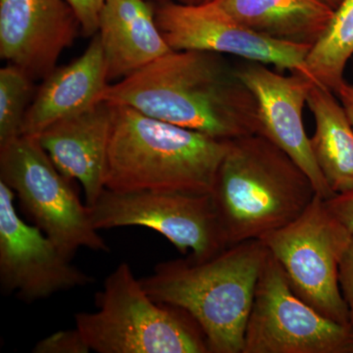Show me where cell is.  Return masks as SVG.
I'll return each mask as SVG.
<instances>
[{
    "instance_id": "cell-1",
    "label": "cell",
    "mask_w": 353,
    "mask_h": 353,
    "mask_svg": "<svg viewBox=\"0 0 353 353\" xmlns=\"http://www.w3.org/2000/svg\"><path fill=\"white\" fill-rule=\"evenodd\" d=\"M218 53L171 51L132 75L109 83L101 101L223 141L259 134L250 88Z\"/></svg>"
},
{
    "instance_id": "cell-2",
    "label": "cell",
    "mask_w": 353,
    "mask_h": 353,
    "mask_svg": "<svg viewBox=\"0 0 353 353\" xmlns=\"http://www.w3.org/2000/svg\"><path fill=\"white\" fill-rule=\"evenodd\" d=\"M269 250L260 240L228 246L211 259L161 262L141 279L153 301L182 309L196 322L209 353H243L260 272Z\"/></svg>"
},
{
    "instance_id": "cell-3",
    "label": "cell",
    "mask_w": 353,
    "mask_h": 353,
    "mask_svg": "<svg viewBox=\"0 0 353 353\" xmlns=\"http://www.w3.org/2000/svg\"><path fill=\"white\" fill-rule=\"evenodd\" d=\"M227 246L297 219L317 196L310 179L280 148L255 134L231 141L211 192Z\"/></svg>"
},
{
    "instance_id": "cell-4",
    "label": "cell",
    "mask_w": 353,
    "mask_h": 353,
    "mask_svg": "<svg viewBox=\"0 0 353 353\" xmlns=\"http://www.w3.org/2000/svg\"><path fill=\"white\" fill-rule=\"evenodd\" d=\"M231 141L113 105L105 189L211 194Z\"/></svg>"
},
{
    "instance_id": "cell-5",
    "label": "cell",
    "mask_w": 353,
    "mask_h": 353,
    "mask_svg": "<svg viewBox=\"0 0 353 353\" xmlns=\"http://www.w3.org/2000/svg\"><path fill=\"white\" fill-rule=\"evenodd\" d=\"M94 312L75 315L76 328L97 353H209L196 322L182 309L153 301L126 262L95 294Z\"/></svg>"
},
{
    "instance_id": "cell-6",
    "label": "cell",
    "mask_w": 353,
    "mask_h": 353,
    "mask_svg": "<svg viewBox=\"0 0 353 353\" xmlns=\"http://www.w3.org/2000/svg\"><path fill=\"white\" fill-rule=\"evenodd\" d=\"M0 181L15 192L36 226L70 259L81 248L110 250L71 180L58 170L36 137L22 134L0 146Z\"/></svg>"
},
{
    "instance_id": "cell-7",
    "label": "cell",
    "mask_w": 353,
    "mask_h": 353,
    "mask_svg": "<svg viewBox=\"0 0 353 353\" xmlns=\"http://www.w3.org/2000/svg\"><path fill=\"white\" fill-rule=\"evenodd\" d=\"M352 238L324 199L316 196L297 219L260 241L277 259L297 296L328 319L350 327L340 264Z\"/></svg>"
},
{
    "instance_id": "cell-8",
    "label": "cell",
    "mask_w": 353,
    "mask_h": 353,
    "mask_svg": "<svg viewBox=\"0 0 353 353\" xmlns=\"http://www.w3.org/2000/svg\"><path fill=\"white\" fill-rule=\"evenodd\" d=\"M97 231L145 227L170 241L182 254L203 261L228 248L210 194L164 190L114 192L104 189L90 206Z\"/></svg>"
},
{
    "instance_id": "cell-9",
    "label": "cell",
    "mask_w": 353,
    "mask_h": 353,
    "mask_svg": "<svg viewBox=\"0 0 353 353\" xmlns=\"http://www.w3.org/2000/svg\"><path fill=\"white\" fill-rule=\"evenodd\" d=\"M243 353H353V333L297 296L269 252L255 289Z\"/></svg>"
},
{
    "instance_id": "cell-10",
    "label": "cell",
    "mask_w": 353,
    "mask_h": 353,
    "mask_svg": "<svg viewBox=\"0 0 353 353\" xmlns=\"http://www.w3.org/2000/svg\"><path fill=\"white\" fill-rule=\"evenodd\" d=\"M155 17L172 50H196L230 54L252 62L271 64L290 73L306 74L310 46L285 43L263 36L232 18L212 1L197 4H157ZM313 79V78H312Z\"/></svg>"
},
{
    "instance_id": "cell-11",
    "label": "cell",
    "mask_w": 353,
    "mask_h": 353,
    "mask_svg": "<svg viewBox=\"0 0 353 353\" xmlns=\"http://www.w3.org/2000/svg\"><path fill=\"white\" fill-rule=\"evenodd\" d=\"M15 192L0 181V284L27 303L85 287L94 278L77 268L38 226L18 215Z\"/></svg>"
},
{
    "instance_id": "cell-12",
    "label": "cell",
    "mask_w": 353,
    "mask_h": 353,
    "mask_svg": "<svg viewBox=\"0 0 353 353\" xmlns=\"http://www.w3.org/2000/svg\"><path fill=\"white\" fill-rule=\"evenodd\" d=\"M238 75L250 88L259 108L260 131L280 148L308 176L317 196L328 201L336 194L316 163L303 111L314 79L294 72L289 76L272 71L259 62L239 67Z\"/></svg>"
},
{
    "instance_id": "cell-13",
    "label": "cell",
    "mask_w": 353,
    "mask_h": 353,
    "mask_svg": "<svg viewBox=\"0 0 353 353\" xmlns=\"http://www.w3.org/2000/svg\"><path fill=\"white\" fill-rule=\"evenodd\" d=\"M79 29L66 0H0V57L32 79L46 78L57 68Z\"/></svg>"
},
{
    "instance_id": "cell-14",
    "label": "cell",
    "mask_w": 353,
    "mask_h": 353,
    "mask_svg": "<svg viewBox=\"0 0 353 353\" xmlns=\"http://www.w3.org/2000/svg\"><path fill=\"white\" fill-rule=\"evenodd\" d=\"M113 125V105L92 108L58 121L38 138L58 170L82 185L85 205L92 206L105 189L106 165Z\"/></svg>"
},
{
    "instance_id": "cell-15",
    "label": "cell",
    "mask_w": 353,
    "mask_h": 353,
    "mask_svg": "<svg viewBox=\"0 0 353 353\" xmlns=\"http://www.w3.org/2000/svg\"><path fill=\"white\" fill-rule=\"evenodd\" d=\"M109 85L99 34L73 62L55 68L43 83L26 114L23 134L38 137L58 121L92 108Z\"/></svg>"
},
{
    "instance_id": "cell-16",
    "label": "cell",
    "mask_w": 353,
    "mask_h": 353,
    "mask_svg": "<svg viewBox=\"0 0 353 353\" xmlns=\"http://www.w3.org/2000/svg\"><path fill=\"white\" fill-rule=\"evenodd\" d=\"M150 0H105L99 34L109 82L132 75L173 51L158 28Z\"/></svg>"
},
{
    "instance_id": "cell-17",
    "label": "cell",
    "mask_w": 353,
    "mask_h": 353,
    "mask_svg": "<svg viewBox=\"0 0 353 353\" xmlns=\"http://www.w3.org/2000/svg\"><path fill=\"white\" fill-rule=\"evenodd\" d=\"M234 20L268 38L312 46L334 9L325 0H209Z\"/></svg>"
},
{
    "instance_id": "cell-18",
    "label": "cell",
    "mask_w": 353,
    "mask_h": 353,
    "mask_svg": "<svg viewBox=\"0 0 353 353\" xmlns=\"http://www.w3.org/2000/svg\"><path fill=\"white\" fill-rule=\"evenodd\" d=\"M333 90L313 82L307 106L314 115L311 150L334 194L353 190V128Z\"/></svg>"
},
{
    "instance_id": "cell-19",
    "label": "cell",
    "mask_w": 353,
    "mask_h": 353,
    "mask_svg": "<svg viewBox=\"0 0 353 353\" xmlns=\"http://www.w3.org/2000/svg\"><path fill=\"white\" fill-rule=\"evenodd\" d=\"M353 55V0H343L320 39L309 50L305 67L311 78L336 92Z\"/></svg>"
},
{
    "instance_id": "cell-20",
    "label": "cell",
    "mask_w": 353,
    "mask_h": 353,
    "mask_svg": "<svg viewBox=\"0 0 353 353\" xmlns=\"http://www.w3.org/2000/svg\"><path fill=\"white\" fill-rule=\"evenodd\" d=\"M32 92V78L24 70L9 63L0 70V146L22 136Z\"/></svg>"
},
{
    "instance_id": "cell-21",
    "label": "cell",
    "mask_w": 353,
    "mask_h": 353,
    "mask_svg": "<svg viewBox=\"0 0 353 353\" xmlns=\"http://www.w3.org/2000/svg\"><path fill=\"white\" fill-rule=\"evenodd\" d=\"M92 352L78 329L51 334L34 345V353H88Z\"/></svg>"
},
{
    "instance_id": "cell-22",
    "label": "cell",
    "mask_w": 353,
    "mask_h": 353,
    "mask_svg": "<svg viewBox=\"0 0 353 353\" xmlns=\"http://www.w3.org/2000/svg\"><path fill=\"white\" fill-rule=\"evenodd\" d=\"M75 12L85 36H95L105 0H66Z\"/></svg>"
},
{
    "instance_id": "cell-23",
    "label": "cell",
    "mask_w": 353,
    "mask_h": 353,
    "mask_svg": "<svg viewBox=\"0 0 353 353\" xmlns=\"http://www.w3.org/2000/svg\"><path fill=\"white\" fill-rule=\"evenodd\" d=\"M340 285L348 307L350 326L353 333V238L341 261Z\"/></svg>"
},
{
    "instance_id": "cell-24",
    "label": "cell",
    "mask_w": 353,
    "mask_h": 353,
    "mask_svg": "<svg viewBox=\"0 0 353 353\" xmlns=\"http://www.w3.org/2000/svg\"><path fill=\"white\" fill-rule=\"evenodd\" d=\"M327 208L353 236V190L325 201Z\"/></svg>"
},
{
    "instance_id": "cell-25",
    "label": "cell",
    "mask_w": 353,
    "mask_h": 353,
    "mask_svg": "<svg viewBox=\"0 0 353 353\" xmlns=\"http://www.w3.org/2000/svg\"><path fill=\"white\" fill-rule=\"evenodd\" d=\"M334 94L338 95L339 101L345 109L348 120L353 128V85H350L345 81Z\"/></svg>"
},
{
    "instance_id": "cell-26",
    "label": "cell",
    "mask_w": 353,
    "mask_h": 353,
    "mask_svg": "<svg viewBox=\"0 0 353 353\" xmlns=\"http://www.w3.org/2000/svg\"><path fill=\"white\" fill-rule=\"evenodd\" d=\"M150 1L157 2V4L165 3V2H180V3L185 4H196V0H150Z\"/></svg>"
},
{
    "instance_id": "cell-27",
    "label": "cell",
    "mask_w": 353,
    "mask_h": 353,
    "mask_svg": "<svg viewBox=\"0 0 353 353\" xmlns=\"http://www.w3.org/2000/svg\"><path fill=\"white\" fill-rule=\"evenodd\" d=\"M325 2H327L334 10V9L338 8L343 0H325Z\"/></svg>"
},
{
    "instance_id": "cell-28",
    "label": "cell",
    "mask_w": 353,
    "mask_h": 353,
    "mask_svg": "<svg viewBox=\"0 0 353 353\" xmlns=\"http://www.w3.org/2000/svg\"><path fill=\"white\" fill-rule=\"evenodd\" d=\"M206 1H209V0H196V4L202 3V2H206Z\"/></svg>"
}]
</instances>
